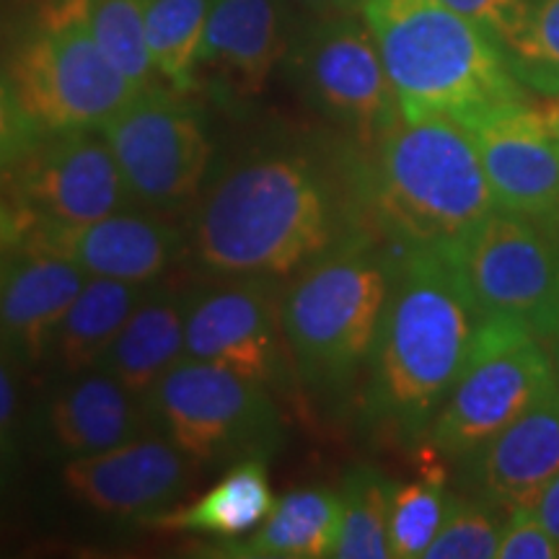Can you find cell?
Returning a JSON list of instances; mask_svg holds the SVG:
<instances>
[{"label": "cell", "mask_w": 559, "mask_h": 559, "mask_svg": "<svg viewBox=\"0 0 559 559\" xmlns=\"http://www.w3.org/2000/svg\"><path fill=\"white\" fill-rule=\"evenodd\" d=\"M485 313L451 247H407L391 262L389 298L368 360L366 409L404 440L428 436L464 373Z\"/></svg>", "instance_id": "1"}, {"label": "cell", "mask_w": 559, "mask_h": 559, "mask_svg": "<svg viewBox=\"0 0 559 559\" xmlns=\"http://www.w3.org/2000/svg\"><path fill=\"white\" fill-rule=\"evenodd\" d=\"M334 210L306 156L260 151L241 158L202 200L192 249L221 277H288L326 254Z\"/></svg>", "instance_id": "2"}, {"label": "cell", "mask_w": 559, "mask_h": 559, "mask_svg": "<svg viewBox=\"0 0 559 559\" xmlns=\"http://www.w3.org/2000/svg\"><path fill=\"white\" fill-rule=\"evenodd\" d=\"M404 117H451L528 99L500 45L445 0H362Z\"/></svg>", "instance_id": "3"}, {"label": "cell", "mask_w": 559, "mask_h": 559, "mask_svg": "<svg viewBox=\"0 0 559 559\" xmlns=\"http://www.w3.org/2000/svg\"><path fill=\"white\" fill-rule=\"evenodd\" d=\"M376 145V207L407 247H449L498 210L469 130L451 117L400 115Z\"/></svg>", "instance_id": "4"}, {"label": "cell", "mask_w": 559, "mask_h": 559, "mask_svg": "<svg viewBox=\"0 0 559 559\" xmlns=\"http://www.w3.org/2000/svg\"><path fill=\"white\" fill-rule=\"evenodd\" d=\"M391 260L358 247L306 264L283 296V330L300 386L332 396L368 366L389 298Z\"/></svg>", "instance_id": "5"}, {"label": "cell", "mask_w": 559, "mask_h": 559, "mask_svg": "<svg viewBox=\"0 0 559 559\" xmlns=\"http://www.w3.org/2000/svg\"><path fill=\"white\" fill-rule=\"evenodd\" d=\"M9 83L41 132L102 130L138 88L111 66L83 0H50L13 55Z\"/></svg>", "instance_id": "6"}, {"label": "cell", "mask_w": 559, "mask_h": 559, "mask_svg": "<svg viewBox=\"0 0 559 559\" xmlns=\"http://www.w3.org/2000/svg\"><path fill=\"white\" fill-rule=\"evenodd\" d=\"M143 402L151 423L192 464L267 459L283 440L272 391L215 362L181 358Z\"/></svg>", "instance_id": "7"}, {"label": "cell", "mask_w": 559, "mask_h": 559, "mask_svg": "<svg viewBox=\"0 0 559 559\" xmlns=\"http://www.w3.org/2000/svg\"><path fill=\"white\" fill-rule=\"evenodd\" d=\"M555 366L521 321L485 319L464 373L432 417L428 440L449 459H472L557 389Z\"/></svg>", "instance_id": "8"}, {"label": "cell", "mask_w": 559, "mask_h": 559, "mask_svg": "<svg viewBox=\"0 0 559 559\" xmlns=\"http://www.w3.org/2000/svg\"><path fill=\"white\" fill-rule=\"evenodd\" d=\"M485 319L521 321L536 334L559 324V236L547 221L492 210L449 243Z\"/></svg>", "instance_id": "9"}, {"label": "cell", "mask_w": 559, "mask_h": 559, "mask_svg": "<svg viewBox=\"0 0 559 559\" xmlns=\"http://www.w3.org/2000/svg\"><path fill=\"white\" fill-rule=\"evenodd\" d=\"M102 135L138 205L171 213L198 198L213 160L205 124L179 91L148 86L104 122Z\"/></svg>", "instance_id": "10"}, {"label": "cell", "mask_w": 559, "mask_h": 559, "mask_svg": "<svg viewBox=\"0 0 559 559\" xmlns=\"http://www.w3.org/2000/svg\"><path fill=\"white\" fill-rule=\"evenodd\" d=\"M293 73L309 104L362 143H379L400 120L394 86L362 16H319L293 47Z\"/></svg>", "instance_id": "11"}, {"label": "cell", "mask_w": 559, "mask_h": 559, "mask_svg": "<svg viewBox=\"0 0 559 559\" xmlns=\"http://www.w3.org/2000/svg\"><path fill=\"white\" fill-rule=\"evenodd\" d=\"M185 358L215 362L288 394L293 370L283 296L270 277H226L187 298Z\"/></svg>", "instance_id": "12"}, {"label": "cell", "mask_w": 559, "mask_h": 559, "mask_svg": "<svg viewBox=\"0 0 559 559\" xmlns=\"http://www.w3.org/2000/svg\"><path fill=\"white\" fill-rule=\"evenodd\" d=\"M26 230L79 226L132 205L107 138L96 130L41 132L9 171Z\"/></svg>", "instance_id": "13"}, {"label": "cell", "mask_w": 559, "mask_h": 559, "mask_svg": "<svg viewBox=\"0 0 559 559\" xmlns=\"http://www.w3.org/2000/svg\"><path fill=\"white\" fill-rule=\"evenodd\" d=\"M502 104L464 124L498 207L547 221L559 210V96Z\"/></svg>", "instance_id": "14"}, {"label": "cell", "mask_w": 559, "mask_h": 559, "mask_svg": "<svg viewBox=\"0 0 559 559\" xmlns=\"http://www.w3.org/2000/svg\"><path fill=\"white\" fill-rule=\"evenodd\" d=\"M190 464L166 436H138L115 449L73 456L62 469V481L96 513L143 521L187 492Z\"/></svg>", "instance_id": "15"}, {"label": "cell", "mask_w": 559, "mask_h": 559, "mask_svg": "<svg viewBox=\"0 0 559 559\" xmlns=\"http://www.w3.org/2000/svg\"><path fill=\"white\" fill-rule=\"evenodd\" d=\"M24 247L62 257L86 277L148 285L169 270L179 234L166 221L124 207L79 226L32 228L26 230Z\"/></svg>", "instance_id": "16"}, {"label": "cell", "mask_w": 559, "mask_h": 559, "mask_svg": "<svg viewBox=\"0 0 559 559\" xmlns=\"http://www.w3.org/2000/svg\"><path fill=\"white\" fill-rule=\"evenodd\" d=\"M285 52L277 0H210L198 83L205 73L230 99L260 96Z\"/></svg>", "instance_id": "17"}, {"label": "cell", "mask_w": 559, "mask_h": 559, "mask_svg": "<svg viewBox=\"0 0 559 559\" xmlns=\"http://www.w3.org/2000/svg\"><path fill=\"white\" fill-rule=\"evenodd\" d=\"M83 283L86 275L62 257L21 247L0 264V342L37 366Z\"/></svg>", "instance_id": "18"}, {"label": "cell", "mask_w": 559, "mask_h": 559, "mask_svg": "<svg viewBox=\"0 0 559 559\" xmlns=\"http://www.w3.org/2000/svg\"><path fill=\"white\" fill-rule=\"evenodd\" d=\"M559 477V386L477 453L481 498L495 508H536Z\"/></svg>", "instance_id": "19"}, {"label": "cell", "mask_w": 559, "mask_h": 559, "mask_svg": "<svg viewBox=\"0 0 559 559\" xmlns=\"http://www.w3.org/2000/svg\"><path fill=\"white\" fill-rule=\"evenodd\" d=\"M107 373L94 368L75 376L47 412V428L66 456H88L143 436L151 423L145 402Z\"/></svg>", "instance_id": "20"}, {"label": "cell", "mask_w": 559, "mask_h": 559, "mask_svg": "<svg viewBox=\"0 0 559 559\" xmlns=\"http://www.w3.org/2000/svg\"><path fill=\"white\" fill-rule=\"evenodd\" d=\"M340 536V492L326 487L293 489L275 500L260 528L241 539L218 542L202 555L223 559H324Z\"/></svg>", "instance_id": "21"}, {"label": "cell", "mask_w": 559, "mask_h": 559, "mask_svg": "<svg viewBox=\"0 0 559 559\" xmlns=\"http://www.w3.org/2000/svg\"><path fill=\"white\" fill-rule=\"evenodd\" d=\"M272 508L275 495L270 487L267 459L251 456L230 464V469L194 502L145 515L140 523L174 534H200L228 542L260 528Z\"/></svg>", "instance_id": "22"}, {"label": "cell", "mask_w": 559, "mask_h": 559, "mask_svg": "<svg viewBox=\"0 0 559 559\" xmlns=\"http://www.w3.org/2000/svg\"><path fill=\"white\" fill-rule=\"evenodd\" d=\"M185 321L187 298L166 290L145 293L99 368L145 400V394L185 358Z\"/></svg>", "instance_id": "23"}, {"label": "cell", "mask_w": 559, "mask_h": 559, "mask_svg": "<svg viewBox=\"0 0 559 559\" xmlns=\"http://www.w3.org/2000/svg\"><path fill=\"white\" fill-rule=\"evenodd\" d=\"M145 285L109 277H86L79 296L62 317L52 349L70 376L99 368L111 342L145 298Z\"/></svg>", "instance_id": "24"}, {"label": "cell", "mask_w": 559, "mask_h": 559, "mask_svg": "<svg viewBox=\"0 0 559 559\" xmlns=\"http://www.w3.org/2000/svg\"><path fill=\"white\" fill-rule=\"evenodd\" d=\"M210 0H143L145 39L156 73L174 91L200 86L198 58L205 37Z\"/></svg>", "instance_id": "25"}, {"label": "cell", "mask_w": 559, "mask_h": 559, "mask_svg": "<svg viewBox=\"0 0 559 559\" xmlns=\"http://www.w3.org/2000/svg\"><path fill=\"white\" fill-rule=\"evenodd\" d=\"M394 481L373 466H355L340 489V536L332 557L386 559L391 557L389 519Z\"/></svg>", "instance_id": "26"}, {"label": "cell", "mask_w": 559, "mask_h": 559, "mask_svg": "<svg viewBox=\"0 0 559 559\" xmlns=\"http://www.w3.org/2000/svg\"><path fill=\"white\" fill-rule=\"evenodd\" d=\"M502 55L523 86L559 96V0H526Z\"/></svg>", "instance_id": "27"}, {"label": "cell", "mask_w": 559, "mask_h": 559, "mask_svg": "<svg viewBox=\"0 0 559 559\" xmlns=\"http://www.w3.org/2000/svg\"><path fill=\"white\" fill-rule=\"evenodd\" d=\"M451 498L445 492V474L440 466H428L415 481L394 485L389 519V542L394 559H417L438 536Z\"/></svg>", "instance_id": "28"}, {"label": "cell", "mask_w": 559, "mask_h": 559, "mask_svg": "<svg viewBox=\"0 0 559 559\" xmlns=\"http://www.w3.org/2000/svg\"><path fill=\"white\" fill-rule=\"evenodd\" d=\"M88 26L111 66L138 91L153 86L143 0H83Z\"/></svg>", "instance_id": "29"}, {"label": "cell", "mask_w": 559, "mask_h": 559, "mask_svg": "<svg viewBox=\"0 0 559 559\" xmlns=\"http://www.w3.org/2000/svg\"><path fill=\"white\" fill-rule=\"evenodd\" d=\"M502 523L492 502L451 498L443 526L425 559H492L498 557Z\"/></svg>", "instance_id": "30"}, {"label": "cell", "mask_w": 559, "mask_h": 559, "mask_svg": "<svg viewBox=\"0 0 559 559\" xmlns=\"http://www.w3.org/2000/svg\"><path fill=\"white\" fill-rule=\"evenodd\" d=\"M498 559H559V547L534 508L510 510L502 523Z\"/></svg>", "instance_id": "31"}, {"label": "cell", "mask_w": 559, "mask_h": 559, "mask_svg": "<svg viewBox=\"0 0 559 559\" xmlns=\"http://www.w3.org/2000/svg\"><path fill=\"white\" fill-rule=\"evenodd\" d=\"M41 130L29 120L11 83L0 79V177L32 148Z\"/></svg>", "instance_id": "32"}, {"label": "cell", "mask_w": 559, "mask_h": 559, "mask_svg": "<svg viewBox=\"0 0 559 559\" xmlns=\"http://www.w3.org/2000/svg\"><path fill=\"white\" fill-rule=\"evenodd\" d=\"M445 3L479 24L502 50V45L519 24L526 0H445Z\"/></svg>", "instance_id": "33"}, {"label": "cell", "mask_w": 559, "mask_h": 559, "mask_svg": "<svg viewBox=\"0 0 559 559\" xmlns=\"http://www.w3.org/2000/svg\"><path fill=\"white\" fill-rule=\"evenodd\" d=\"M13 415H16V389H13L9 368L0 362V461L11 451Z\"/></svg>", "instance_id": "34"}, {"label": "cell", "mask_w": 559, "mask_h": 559, "mask_svg": "<svg viewBox=\"0 0 559 559\" xmlns=\"http://www.w3.org/2000/svg\"><path fill=\"white\" fill-rule=\"evenodd\" d=\"M534 510L536 515H539V521L544 523V528L549 531V536L559 547V477L544 489L542 500L536 502Z\"/></svg>", "instance_id": "35"}, {"label": "cell", "mask_w": 559, "mask_h": 559, "mask_svg": "<svg viewBox=\"0 0 559 559\" xmlns=\"http://www.w3.org/2000/svg\"><path fill=\"white\" fill-rule=\"evenodd\" d=\"M293 3L317 16H337V13H360L362 0H293Z\"/></svg>", "instance_id": "36"}, {"label": "cell", "mask_w": 559, "mask_h": 559, "mask_svg": "<svg viewBox=\"0 0 559 559\" xmlns=\"http://www.w3.org/2000/svg\"><path fill=\"white\" fill-rule=\"evenodd\" d=\"M547 223H549V226H551V228H555V230H557V236H559V210H557V213H555V215H551V218H547Z\"/></svg>", "instance_id": "37"}, {"label": "cell", "mask_w": 559, "mask_h": 559, "mask_svg": "<svg viewBox=\"0 0 559 559\" xmlns=\"http://www.w3.org/2000/svg\"><path fill=\"white\" fill-rule=\"evenodd\" d=\"M551 337H555V349H557V368H559V324H557V330L551 332Z\"/></svg>", "instance_id": "38"}]
</instances>
